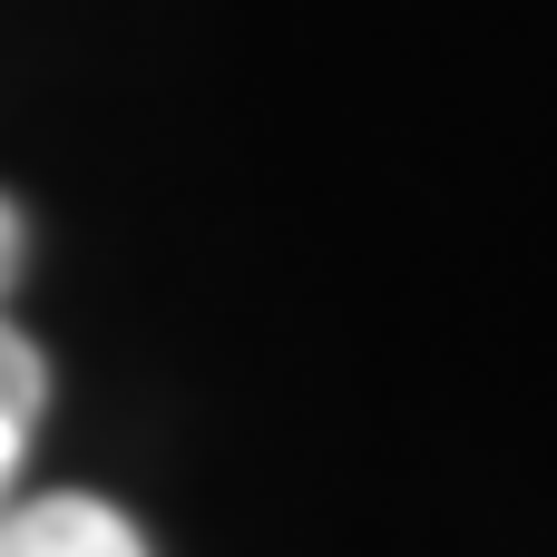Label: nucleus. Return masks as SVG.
<instances>
[{"label":"nucleus","mask_w":557,"mask_h":557,"mask_svg":"<svg viewBox=\"0 0 557 557\" xmlns=\"http://www.w3.org/2000/svg\"><path fill=\"white\" fill-rule=\"evenodd\" d=\"M0 557H147V539L108 509V499H78V490H59V499H0Z\"/></svg>","instance_id":"1"},{"label":"nucleus","mask_w":557,"mask_h":557,"mask_svg":"<svg viewBox=\"0 0 557 557\" xmlns=\"http://www.w3.org/2000/svg\"><path fill=\"white\" fill-rule=\"evenodd\" d=\"M39 401H49V372H39L29 333H10V323H0V411L29 431V421H39Z\"/></svg>","instance_id":"2"},{"label":"nucleus","mask_w":557,"mask_h":557,"mask_svg":"<svg viewBox=\"0 0 557 557\" xmlns=\"http://www.w3.org/2000/svg\"><path fill=\"white\" fill-rule=\"evenodd\" d=\"M10 274H20V206L0 196V294H10Z\"/></svg>","instance_id":"3"},{"label":"nucleus","mask_w":557,"mask_h":557,"mask_svg":"<svg viewBox=\"0 0 557 557\" xmlns=\"http://www.w3.org/2000/svg\"><path fill=\"white\" fill-rule=\"evenodd\" d=\"M20 441H29V431H20V421L0 411V499H10V470H20Z\"/></svg>","instance_id":"4"}]
</instances>
